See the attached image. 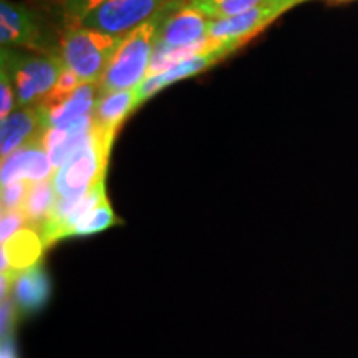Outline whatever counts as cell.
Wrapping results in <instances>:
<instances>
[{
    "instance_id": "cell-5",
    "label": "cell",
    "mask_w": 358,
    "mask_h": 358,
    "mask_svg": "<svg viewBox=\"0 0 358 358\" xmlns=\"http://www.w3.org/2000/svg\"><path fill=\"white\" fill-rule=\"evenodd\" d=\"M169 2L173 0H110L88 12L78 24L115 37H124L163 10Z\"/></svg>"
},
{
    "instance_id": "cell-7",
    "label": "cell",
    "mask_w": 358,
    "mask_h": 358,
    "mask_svg": "<svg viewBox=\"0 0 358 358\" xmlns=\"http://www.w3.org/2000/svg\"><path fill=\"white\" fill-rule=\"evenodd\" d=\"M211 19L186 6L185 0H173L168 15L161 22L156 43L166 47H189L209 38Z\"/></svg>"
},
{
    "instance_id": "cell-20",
    "label": "cell",
    "mask_w": 358,
    "mask_h": 358,
    "mask_svg": "<svg viewBox=\"0 0 358 358\" xmlns=\"http://www.w3.org/2000/svg\"><path fill=\"white\" fill-rule=\"evenodd\" d=\"M15 90L6 66H0V118H6L15 110Z\"/></svg>"
},
{
    "instance_id": "cell-17",
    "label": "cell",
    "mask_w": 358,
    "mask_h": 358,
    "mask_svg": "<svg viewBox=\"0 0 358 358\" xmlns=\"http://www.w3.org/2000/svg\"><path fill=\"white\" fill-rule=\"evenodd\" d=\"M116 222L122 224V221L115 216L108 198L103 196L100 203H98L93 209H90V211L85 214L77 224H75L73 229L70 231L69 237H82V236L96 234V232H101L108 229L111 226H115Z\"/></svg>"
},
{
    "instance_id": "cell-1",
    "label": "cell",
    "mask_w": 358,
    "mask_h": 358,
    "mask_svg": "<svg viewBox=\"0 0 358 358\" xmlns=\"http://www.w3.org/2000/svg\"><path fill=\"white\" fill-rule=\"evenodd\" d=\"M171 3V2H169ZM169 3L145 24L124 35L122 45L115 52L108 69L98 83L100 93L134 90L146 78L151 64L156 37L161 22L168 15Z\"/></svg>"
},
{
    "instance_id": "cell-10",
    "label": "cell",
    "mask_w": 358,
    "mask_h": 358,
    "mask_svg": "<svg viewBox=\"0 0 358 358\" xmlns=\"http://www.w3.org/2000/svg\"><path fill=\"white\" fill-rule=\"evenodd\" d=\"M55 174L47 150H45L42 136L35 138L34 141L27 143L15 153L2 159V186L17 179H27L30 182H40L50 179Z\"/></svg>"
},
{
    "instance_id": "cell-21",
    "label": "cell",
    "mask_w": 358,
    "mask_h": 358,
    "mask_svg": "<svg viewBox=\"0 0 358 358\" xmlns=\"http://www.w3.org/2000/svg\"><path fill=\"white\" fill-rule=\"evenodd\" d=\"M105 2H110V0H64L66 20L71 22V25L78 24L88 12H92L93 8Z\"/></svg>"
},
{
    "instance_id": "cell-13",
    "label": "cell",
    "mask_w": 358,
    "mask_h": 358,
    "mask_svg": "<svg viewBox=\"0 0 358 358\" xmlns=\"http://www.w3.org/2000/svg\"><path fill=\"white\" fill-rule=\"evenodd\" d=\"M50 277L45 271L43 262L35 264L17 277L10 292L13 294V306L19 317L37 313L47 306L50 299Z\"/></svg>"
},
{
    "instance_id": "cell-14",
    "label": "cell",
    "mask_w": 358,
    "mask_h": 358,
    "mask_svg": "<svg viewBox=\"0 0 358 358\" xmlns=\"http://www.w3.org/2000/svg\"><path fill=\"white\" fill-rule=\"evenodd\" d=\"M38 40L32 12L22 3L0 0V43L2 47H29Z\"/></svg>"
},
{
    "instance_id": "cell-15",
    "label": "cell",
    "mask_w": 358,
    "mask_h": 358,
    "mask_svg": "<svg viewBox=\"0 0 358 358\" xmlns=\"http://www.w3.org/2000/svg\"><path fill=\"white\" fill-rule=\"evenodd\" d=\"M134 90H118V92L98 95L95 110H93V128L96 131L115 136L129 113L136 110Z\"/></svg>"
},
{
    "instance_id": "cell-6",
    "label": "cell",
    "mask_w": 358,
    "mask_h": 358,
    "mask_svg": "<svg viewBox=\"0 0 358 358\" xmlns=\"http://www.w3.org/2000/svg\"><path fill=\"white\" fill-rule=\"evenodd\" d=\"M301 2H306V0H262L256 7L250 8L249 12L241 13V15L211 20L209 38L241 47L262 29H266L277 17L287 12L289 8L299 6Z\"/></svg>"
},
{
    "instance_id": "cell-3",
    "label": "cell",
    "mask_w": 358,
    "mask_h": 358,
    "mask_svg": "<svg viewBox=\"0 0 358 358\" xmlns=\"http://www.w3.org/2000/svg\"><path fill=\"white\" fill-rule=\"evenodd\" d=\"M123 38L75 24L62 35L60 58L82 83H100Z\"/></svg>"
},
{
    "instance_id": "cell-9",
    "label": "cell",
    "mask_w": 358,
    "mask_h": 358,
    "mask_svg": "<svg viewBox=\"0 0 358 358\" xmlns=\"http://www.w3.org/2000/svg\"><path fill=\"white\" fill-rule=\"evenodd\" d=\"M98 95V83H82L70 93L69 96L58 98V100H45L37 106L42 120V128H62L69 127L83 116L93 115Z\"/></svg>"
},
{
    "instance_id": "cell-16",
    "label": "cell",
    "mask_w": 358,
    "mask_h": 358,
    "mask_svg": "<svg viewBox=\"0 0 358 358\" xmlns=\"http://www.w3.org/2000/svg\"><path fill=\"white\" fill-rule=\"evenodd\" d=\"M58 201V194L53 185V179H45L40 182H32L29 196H27L22 214L29 226L40 231L52 217L53 209H55Z\"/></svg>"
},
{
    "instance_id": "cell-22",
    "label": "cell",
    "mask_w": 358,
    "mask_h": 358,
    "mask_svg": "<svg viewBox=\"0 0 358 358\" xmlns=\"http://www.w3.org/2000/svg\"><path fill=\"white\" fill-rule=\"evenodd\" d=\"M25 224V216L20 211H2V227H0V239H2V243L10 239Z\"/></svg>"
},
{
    "instance_id": "cell-19",
    "label": "cell",
    "mask_w": 358,
    "mask_h": 358,
    "mask_svg": "<svg viewBox=\"0 0 358 358\" xmlns=\"http://www.w3.org/2000/svg\"><path fill=\"white\" fill-rule=\"evenodd\" d=\"M32 182L27 179H17L2 186V211H20L24 209Z\"/></svg>"
},
{
    "instance_id": "cell-8",
    "label": "cell",
    "mask_w": 358,
    "mask_h": 358,
    "mask_svg": "<svg viewBox=\"0 0 358 358\" xmlns=\"http://www.w3.org/2000/svg\"><path fill=\"white\" fill-rule=\"evenodd\" d=\"M43 248L42 236L34 227H22L2 243V299L10 294L13 282L22 272L40 262Z\"/></svg>"
},
{
    "instance_id": "cell-18",
    "label": "cell",
    "mask_w": 358,
    "mask_h": 358,
    "mask_svg": "<svg viewBox=\"0 0 358 358\" xmlns=\"http://www.w3.org/2000/svg\"><path fill=\"white\" fill-rule=\"evenodd\" d=\"M185 2L186 6L199 10L208 19L219 20L249 12L262 0H185Z\"/></svg>"
},
{
    "instance_id": "cell-12",
    "label": "cell",
    "mask_w": 358,
    "mask_h": 358,
    "mask_svg": "<svg viewBox=\"0 0 358 358\" xmlns=\"http://www.w3.org/2000/svg\"><path fill=\"white\" fill-rule=\"evenodd\" d=\"M42 120L37 106H20L0 120V153L2 159L15 153L27 143L42 136Z\"/></svg>"
},
{
    "instance_id": "cell-4",
    "label": "cell",
    "mask_w": 358,
    "mask_h": 358,
    "mask_svg": "<svg viewBox=\"0 0 358 358\" xmlns=\"http://www.w3.org/2000/svg\"><path fill=\"white\" fill-rule=\"evenodd\" d=\"M2 66L10 75L15 90L17 106H38L45 96L55 88L64 62L55 55H24L2 47Z\"/></svg>"
},
{
    "instance_id": "cell-11",
    "label": "cell",
    "mask_w": 358,
    "mask_h": 358,
    "mask_svg": "<svg viewBox=\"0 0 358 358\" xmlns=\"http://www.w3.org/2000/svg\"><path fill=\"white\" fill-rule=\"evenodd\" d=\"M234 50L236 48L232 47H222L217 48V50L199 53V55L187 58V60H182L176 65L169 66L168 70L161 71L158 75L146 77L140 85H138L136 90H134V92H136V108L141 103H145L148 98H151L158 92H161L164 87H169V85L179 82V80H185L187 77H192V75L201 73V71L213 66L216 62L222 60L224 57L229 55V53Z\"/></svg>"
},
{
    "instance_id": "cell-2",
    "label": "cell",
    "mask_w": 358,
    "mask_h": 358,
    "mask_svg": "<svg viewBox=\"0 0 358 358\" xmlns=\"http://www.w3.org/2000/svg\"><path fill=\"white\" fill-rule=\"evenodd\" d=\"M115 136L92 128V136L71 153L53 174L58 198L80 199L105 178Z\"/></svg>"
}]
</instances>
